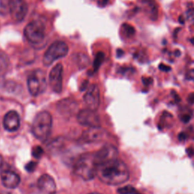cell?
<instances>
[{"label": "cell", "instance_id": "1", "mask_svg": "<svg viewBox=\"0 0 194 194\" xmlns=\"http://www.w3.org/2000/svg\"><path fill=\"white\" fill-rule=\"evenodd\" d=\"M96 176L107 185H121L129 180L130 171L124 161L115 158L99 165Z\"/></svg>", "mask_w": 194, "mask_h": 194}, {"label": "cell", "instance_id": "2", "mask_svg": "<svg viewBox=\"0 0 194 194\" xmlns=\"http://www.w3.org/2000/svg\"><path fill=\"white\" fill-rule=\"evenodd\" d=\"M97 165L94 153H87L79 157L74 166V174L84 180H90L96 176Z\"/></svg>", "mask_w": 194, "mask_h": 194}, {"label": "cell", "instance_id": "3", "mask_svg": "<svg viewBox=\"0 0 194 194\" xmlns=\"http://www.w3.org/2000/svg\"><path fill=\"white\" fill-rule=\"evenodd\" d=\"M52 118L48 111L38 113L32 124V133L40 140H45L51 133Z\"/></svg>", "mask_w": 194, "mask_h": 194}, {"label": "cell", "instance_id": "4", "mask_svg": "<svg viewBox=\"0 0 194 194\" xmlns=\"http://www.w3.org/2000/svg\"><path fill=\"white\" fill-rule=\"evenodd\" d=\"M47 87L46 74L44 71L37 69L29 75L27 78V87L31 96H37L42 94Z\"/></svg>", "mask_w": 194, "mask_h": 194}, {"label": "cell", "instance_id": "5", "mask_svg": "<svg viewBox=\"0 0 194 194\" xmlns=\"http://www.w3.org/2000/svg\"><path fill=\"white\" fill-rule=\"evenodd\" d=\"M68 52V46L64 42L56 41L50 45L43 56V62L46 66H49L57 59L64 57Z\"/></svg>", "mask_w": 194, "mask_h": 194}, {"label": "cell", "instance_id": "6", "mask_svg": "<svg viewBox=\"0 0 194 194\" xmlns=\"http://www.w3.org/2000/svg\"><path fill=\"white\" fill-rule=\"evenodd\" d=\"M24 36L30 43H40L45 38V25L40 21H32L25 27Z\"/></svg>", "mask_w": 194, "mask_h": 194}, {"label": "cell", "instance_id": "7", "mask_svg": "<svg viewBox=\"0 0 194 194\" xmlns=\"http://www.w3.org/2000/svg\"><path fill=\"white\" fill-rule=\"evenodd\" d=\"M9 7L12 20L17 23L24 20L28 11L25 0H9Z\"/></svg>", "mask_w": 194, "mask_h": 194}, {"label": "cell", "instance_id": "8", "mask_svg": "<svg viewBox=\"0 0 194 194\" xmlns=\"http://www.w3.org/2000/svg\"><path fill=\"white\" fill-rule=\"evenodd\" d=\"M118 151L117 148L112 145H106L99 150L94 153V157L97 165L103 164L110 160L118 158Z\"/></svg>", "mask_w": 194, "mask_h": 194}, {"label": "cell", "instance_id": "9", "mask_svg": "<svg viewBox=\"0 0 194 194\" xmlns=\"http://www.w3.org/2000/svg\"><path fill=\"white\" fill-rule=\"evenodd\" d=\"M77 121L81 125L87 127H99V118L95 111L86 109L80 111L77 114Z\"/></svg>", "mask_w": 194, "mask_h": 194}, {"label": "cell", "instance_id": "10", "mask_svg": "<svg viewBox=\"0 0 194 194\" xmlns=\"http://www.w3.org/2000/svg\"><path fill=\"white\" fill-rule=\"evenodd\" d=\"M62 64H57L49 73V82L51 89L55 93H59L62 90Z\"/></svg>", "mask_w": 194, "mask_h": 194}, {"label": "cell", "instance_id": "11", "mask_svg": "<svg viewBox=\"0 0 194 194\" xmlns=\"http://www.w3.org/2000/svg\"><path fill=\"white\" fill-rule=\"evenodd\" d=\"M83 99L88 109L96 111L100 103L99 89L98 86L96 84L90 86L83 96Z\"/></svg>", "mask_w": 194, "mask_h": 194}, {"label": "cell", "instance_id": "12", "mask_svg": "<svg viewBox=\"0 0 194 194\" xmlns=\"http://www.w3.org/2000/svg\"><path fill=\"white\" fill-rule=\"evenodd\" d=\"M20 116L15 111H9L3 118V127L8 131H16L20 127Z\"/></svg>", "mask_w": 194, "mask_h": 194}, {"label": "cell", "instance_id": "13", "mask_svg": "<svg viewBox=\"0 0 194 194\" xmlns=\"http://www.w3.org/2000/svg\"><path fill=\"white\" fill-rule=\"evenodd\" d=\"M106 136V131L99 127H90L82 134L81 139L85 143H96L103 140Z\"/></svg>", "mask_w": 194, "mask_h": 194}, {"label": "cell", "instance_id": "14", "mask_svg": "<svg viewBox=\"0 0 194 194\" xmlns=\"http://www.w3.org/2000/svg\"><path fill=\"white\" fill-rule=\"evenodd\" d=\"M1 180L4 187L9 189L16 188L21 182L18 174L11 170H4L2 171Z\"/></svg>", "mask_w": 194, "mask_h": 194}, {"label": "cell", "instance_id": "15", "mask_svg": "<svg viewBox=\"0 0 194 194\" xmlns=\"http://www.w3.org/2000/svg\"><path fill=\"white\" fill-rule=\"evenodd\" d=\"M39 189L45 194H54L56 190V184L54 179L49 174H43L37 181Z\"/></svg>", "mask_w": 194, "mask_h": 194}, {"label": "cell", "instance_id": "16", "mask_svg": "<svg viewBox=\"0 0 194 194\" xmlns=\"http://www.w3.org/2000/svg\"><path fill=\"white\" fill-rule=\"evenodd\" d=\"M77 109V104L72 100H64L59 105V109L63 115H72Z\"/></svg>", "mask_w": 194, "mask_h": 194}, {"label": "cell", "instance_id": "17", "mask_svg": "<svg viewBox=\"0 0 194 194\" xmlns=\"http://www.w3.org/2000/svg\"><path fill=\"white\" fill-rule=\"evenodd\" d=\"M141 2L146 6V12L149 13L150 19L156 21L158 17V6L154 0H142Z\"/></svg>", "mask_w": 194, "mask_h": 194}, {"label": "cell", "instance_id": "18", "mask_svg": "<svg viewBox=\"0 0 194 194\" xmlns=\"http://www.w3.org/2000/svg\"><path fill=\"white\" fill-rule=\"evenodd\" d=\"M9 60L6 54L0 51V76L3 75L9 67Z\"/></svg>", "mask_w": 194, "mask_h": 194}, {"label": "cell", "instance_id": "19", "mask_svg": "<svg viewBox=\"0 0 194 194\" xmlns=\"http://www.w3.org/2000/svg\"><path fill=\"white\" fill-rule=\"evenodd\" d=\"M118 193L119 194H141L135 187L132 186H124L118 190Z\"/></svg>", "mask_w": 194, "mask_h": 194}, {"label": "cell", "instance_id": "20", "mask_svg": "<svg viewBox=\"0 0 194 194\" xmlns=\"http://www.w3.org/2000/svg\"><path fill=\"white\" fill-rule=\"evenodd\" d=\"M121 30H122L123 33H124L127 37H130L134 36L135 34V29L133 26L128 24H123L122 27H121Z\"/></svg>", "mask_w": 194, "mask_h": 194}, {"label": "cell", "instance_id": "21", "mask_svg": "<svg viewBox=\"0 0 194 194\" xmlns=\"http://www.w3.org/2000/svg\"><path fill=\"white\" fill-rule=\"evenodd\" d=\"M104 58L105 55L103 52H99L96 55V59H95L94 61V64H93V68H94V70H97L99 68V66L101 65L103 60H104Z\"/></svg>", "mask_w": 194, "mask_h": 194}, {"label": "cell", "instance_id": "22", "mask_svg": "<svg viewBox=\"0 0 194 194\" xmlns=\"http://www.w3.org/2000/svg\"><path fill=\"white\" fill-rule=\"evenodd\" d=\"M43 154V149L40 146H35L32 150V156L36 158H40Z\"/></svg>", "mask_w": 194, "mask_h": 194}, {"label": "cell", "instance_id": "23", "mask_svg": "<svg viewBox=\"0 0 194 194\" xmlns=\"http://www.w3.org/2000/svg\"><path fill=\"white\" fill-rule=\"evenodd\" d=\"M185 112L186 113H183V114L181 113V114H180V119L184 123H188L190 121V118H191V111L190 112L188 111H185Z\"/></svg>", "mask_w": 194, "mask_h": 194}, {"label": "cell", "instance_id": "24", "mask_svg": "<svg viewBox=\"0 0 194 194\" xmlns=\"http://www.w3.org/2000/svg\"><path fill=\"white\" fill-rule=\"evenodd\" d=\"M187 20H192L194 18V7L193 6H190L186 12Z\"/></svg>", "mask_w": 194, "mask_h": 194}, {"label": "cell", "instance_id": "25", "mask_svg": "<svg viewBox=\"0 0 194 194\" xmlns=\"http://www.w3.org/2000/svg\"><path fill=\"white\" fill-rule=\"evenodd\" d=\"M36 167H37V162H34V161H30V162H29L28 164L26 165L25 169L27 171H29V172H32V171H33L35 169H36Z\"/></svg>", "mask_w": 194, "mask_h": 194}, {"label": "cell", "instance_id": "26", "mask_svg": "<svg viewBox=\"0 0 194 194\" xmlns=\"http://www.w3.org/2000/svg\"><path fill=\"white\" fill-rule=\"evenodd\" d=\"M186 79L194 82V69H190L186 74Z\"/></svg>", "mask_w": 194, "mask_h": 194}, {"label": "cell", "instance_id": "27", "mask_svg": "<svg viewBox=\"0 0 194 194\" xmlns=\"http://www.w3.org/2000/svg\"><path fill=\"white\" fill-rule=\"evenodd\" d=\"M158 68L160 69L161 71L165 72H170L171 70V68L169 67V66L165 65V64H160L159 66H158Z\"/></svg>", "mask_w": 194, "mask_h": 194}, {"label": "cell", "instance_id": "28", "mask_svg": "<svg viewBox=\"0 0 194 194\" xmlns=\"http://www.w3.org/2000/svg\"><path fill=\"white\" fill-rule=\"evenodd\" d=\"M142 80H143V84L146 86H149V84H151L153 81V78H151V77H146V78L145 77H143Z\"/></svg>", "mask_w": 194, "mask_h": 194}, {"label": "cell", "instance_id": "29", "mask_svg": "<svg viewBox=\"0 0 194 194\" xmlns=\"http://www.w3.org/2000/svg\"><path fill=\"white\" fill-rule=\"evenodd\" d=\"M109 2V0H98L97 3H98V6L99 7H105L106 6H107Z\"/></svg>", "mask_w": 194, "mask_h": 194}, {"label": "cell", "instance_id": "30", "mask_svg": "<svg viewBox=\"0 0 194 194\" xmlns=\"http://www.w3.org/2000/svg\"><path fill=\"white\" fill-rule=\"evenodd\" d=\"M187 102H188L190 104H193L194 103V93H190L189 94L188 97H187Z\"/></svg>", "mask_w": 194, "mask_h": 194}, {"label": "cell", "instance_id": "31", "mask_svg": "<svg viewBox=\"0 0 194 194\" xmlns=\"http://www.w3.org/2000/svg\"><path fill=\"white\" fill-rule=\"evenodd\" d=\"M187 134H184V133H180L178 135V139L180 141H184V140L187 139Z\"/></svg>", "mask_w": 194, "mask_h": 194}, {"label": "cell", "instance_id": "32", "mask_svg": "<svg viewBox=\"0 0 194 194\" xmlns=\"http://www.w3.org/2000/svg\"><path fill=\"white\" fill-rule=\"evenodd\" d=\"M187 153L189 155V156H190V157H191L192 156H193L194 155V149L192 148H187Z\"/></svg>", "mask_w": 194, "mask_h": 194}, {"label": "cell", "instance_id": "33", "mask_svg": "<svg viewBox=\"0 0 194 194\" xmlns=\"http://www.w3.org/2000/svg\"><path fill=\"white\" fill-rule=\"evenodd\" d=\"M123 54H124V52H123L122 50L121 49L117 50V56L118 57H121V56H123Z\"/></svg>", "mask_w": 194, "mask_h": 194}, {"label": "cell", "instance_id": "34", "mask_svg": "<svg viewBox=\"0 0 194 194\" xmlns=\"http://www.w3.org/2000/svg\"><path fill=\"white\" fill-rule=\"evenodd\" d=\"M174 55H175V56H177V57H179V56L181 55V52H180L179 49H176V51L174 52Z\"/></svg>", "mask_w": 194, "mask_h": 194}, {"label": "cell", "instance_id": "35", "mask_svg": "<svg viewBox=\"0 0 194 194\" xmlns=\"http://www.w3.org/2000/svg\"><path fill=\"white\" fill-rule=\"evenodd\" d=\"M179 23H180V24H184V23H185V21H184V18L183 17H179Z\"/></svg>", "mask_w": 194, "mask_h": 194}, {"label": "cell", "instance_id": "36", "mask_svg": "<svg viewBox=\"0 0 194 194\" xmlns=\"http://www.w3.org/2000/svg\"><path fill=\"white\" fill-rule=\"evenodd\" d=\"M2 163H3V158L2 157L1 155H0V168H1L2 165Z\"/></svg>", "mask_w": 194, "mask_h": 194}, {"label": "cell", "instance_id": "37", "mask_svg": "<svg viewBox=\"0 0 194 194\" xmlns=\"http://www.w3.org/2000/svg\"><path fill=\"white\" fill-rule=\"evenodd\" d=\"M0 194H11V193H8V192L2 191V192H0Z\"/></svg>", "mask_w": 194, "mask_h": 194}, {"label": "cell", "instance_id": "38", "mask_svg": "<svg viewBox=\"0 0 194 194\" xmlns=\"http://www.w3.org/2000/svg\"><path fill=\"white\" fill-rule=\"evenodd\" d=\"M190 42L192 43V44H194V38L190 39Z\"/></svg>", "mask_w": 194, "mask_h": 194}, {"label": "cell", "instance_id": "39", "mask_svg": "<svg viewBox=\"0 0 194 194\" xmlns=\"http://www.w3.org/2000/svg\"><path fill=\"white\" fill-rule=\"evenodd\" d=\"M89 194H100V193H89Z\"/></svg>", "mask_w": 194, "mask_h": 194}]
</instances>
